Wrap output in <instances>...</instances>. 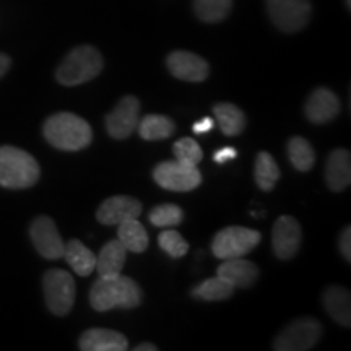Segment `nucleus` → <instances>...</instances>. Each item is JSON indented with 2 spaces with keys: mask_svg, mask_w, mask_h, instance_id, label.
Returning a JSON list of instances; mask_svg holds the SVG:
<instances>
[{
  "mask_svg": "<svg viewBox=\"0 0 351 351\" xmlns=\"http://www.w3.org/2000/svg\"><path fill=\"white\" fill-rule=\"evenodd\" d=\"M142 302V289L129 276H99L90 289V304L98 313L111 309H134Z\"/></svg>",
  "mask_w": 351,
  "mask_h": 351,
  "instance_id": "1",
  "label": "nucleus"
},
{
  "mask_svg": "<svg viewBox=\"0 0 351 351\" xmlns=\"http://www.w3.org/2000/svg\"><path fill=\"white\" fill-rule=\"evenodd\" d=\"M43 134L52 147L64 152H78L93 140V130L80 116L72 112H57L44 122Z\"/></svg>",
  "mask_w": 351,
  "mask_h": 351,
  "instance_id": "2",
  "label": "nucleus"
},
{
  "mask_svg": "<svg viewBox=\"0 0 351 351\" xmlns=\"http://www.w3.org/2000/svg\"><path fill=\"white\" fill-rule=\"evenodd\" d=\"M38 161L21 148L0 147V186L7 189H28L39 181Z\"/></svg>",
  "mask_w": 351,
  "mask_h": 351,
  "instance_id": "3",
  "label": "nucleus"
},
{
  "mask_svg": "<svg viewBox=\"0 0 351 351\" xmlns=\"http://www.w3.org/2000/svg\"><path fill=\"white\" fill-rule=\"evenodd\" d=\"M103 56L93 46H78L65 56L56 70V78L64 86H78L91 82L103 70Z\"/></svg>",
  "mask_w": 351,
  "mask_h": 351,
  "instance_id": "4",
  "label": "nucleus"
},
{
  "mask_svg": "<svg viewBox=\"0 0 351 351\" xmlns=\"http://www.w3.org/2000/svg\"><path fill=\"white\" fill-rule=\"evenodd\" d=\"M262 241V234L256 230L245 226H228L219 230L212 241V251L215 257L226 258L244 257L252 252Z\"/></svg>",
  "mask_w": 351,
  "mask_h": 351,
  "instance_id": "5",
  "label": "nucleus"
},
{
  "mask_svg": "<svg viewBox=\"0 0 351 351\" xmlns=\"http://www.w3.org/2000/svg\"><path fill=\"white\" fill-rule=\"evenodd\" d=\"M44 300L56 315H67L75 302V280L69 271L60 269L47 270L43 278Z\"/></svg>",
  "mask_w": 351,
  "mask_h": 351,
  "instance_id": "6",
  "label": "nucleus"
},
{
  "mask_svg": "<svg viewBox=\"0 0 351 351\" xmlns=\"http://www.w3.org/2000/svg\"><path fill=\"white\" fill-rule=\"evenodd\" d=\"M322 337V326L314 317H300L288 324L274 340L276 351H306L314 348Z\"/></svg>",
  "mask_w": 351,
  "mask_h": 351,
  "instance_id": "7",
  "label": "nucleus"
},
{
  "mask_svg": "<svg viewBox=\"0 0 351 351\" xmlns=\"http://www.w3.org/2000/svg\"><path fill=\"white\" fill-rule=\"evenodd\" d=\"M309 0H267V13L271 23L283 33H298L309 23Z\"/></svg>",
  "mask_w": 351,
  "mask_h": 351,
  "instance_id": "8",
  "label": "nucleus"
},
{
  "mask_svg": "<svg viewBox=\"0 0 351 351\" xmlns=\"http://www.w3.org/2000/svg\"><path fill=\"white\" fill-rule=\"evenodd\" d=\"M153 179L160 187L173 192H191L202 184V173L197 166L176 161H163L153 169Z\"/></svg>",
  "mask_w": 351,
  "mask_h": 351,
  "instance_id": "9",
  "label": "nucleus"
},
{
  "mask_svg": "<svg viewBox=\"0 0 351 351\" xmlns=\"http://www.w3.org/2000/svg\"><path fill=\"white\" fill-rule=\"evenodd\" d=\"M140 121V103L135 96H124L106 116V130L112 138L125 140L137 130Z\"/></svg>",
  "mask_w": 351,
  "mask_h": 351,
  "instance_id": "10",
  "label": "nucleus"
},
{
  "mask_svg": "<svg viewBox=\"0 0 351 351\" xmlns=\"http://www.w3.org/2000/svg\"><path fill=\"white\" fill-rule=\"evenodd\" d=\"M301 239L302 230L296 218L282 215L276 219L271 230V245L280 261H289L295 257L301 247Z\"/></svg>",
  "mask_w": 351,
  "mask_h": 351,
  "instance_id": "11",
  "label": "nucleus"
},
{
  "mask_svg": "<svg viewBox=\"0 0 351 351\" xmlns=\"http://www.w3.org/2000/svg\"><path fill=\"white\" fill-rule=\"evenodd\" d=\"M29 236H32L36 251L44 258H47V261H57V258L64 257L65 243L60 238L56 223L49 217L41 215V217L34 219L32 223V228H29Z\"/></svg>",
  "mask_w": 351,
  "mask_h": 351,
  "instance_id": "12",
  "label": "nucleus"
},
{
  "mask_svg": "<svg viewBox=\"0 0 351 351\" xmlns=\"http://www.w3.org/2000/svg\"><path fill=\"white\" fill-rule=\"evenodd\" d=\"M171 75L179 80L200 83L210 75V65L200 56L189 51H174L166 59Z\"/></svg>",
  "mask_w": 351,
  "mask_h": 351,
  "instance_id": "13",
  "label": "nucleus"
},
{
  "mask_svg": "<svg viewBox=\"0 0 351 351\" xmlns=\"http://www.w3.org/2000/svg\"><path fill=\"white\" fill-rule=\"evenodd\" d=\"M142 215V202L129 195L109 197L99 205L96 218L101 225L116 226L127 219L138 218Z\"/></svg>",
  "mask_w": 351,
  "mask_h": 351,
  "instance_id": "14",
  "label": "nucleus"
},
{
  "mask_svg": "<svg viewBox=\"0 0 351 351\" xmlns=\"http://www.w3.org/2000/svg\"><path fill=\"white\" fill-rule=\"evenodd\" d=\"M340 111V99L337 98V95L332 90L324 86L314 90L304 104L306 117L313 124H327V122L335 119Z\"/></svg>",
  "mask_w": 351,
  "mask_h": 351,
  "instance_id": "15",
  "label": "nucleus"
},
{
  "mask_svg": "<svg viewBox=\"0 0 351 351\" xmlns=\"http://www.w3.org/2000/svg\"><path fill=\"white\" fill-rule=\"evenodd\" d=\"M217 275L234 288H251L258 280V267L243 257L226 258L218 267Z\"/></svg>",
  "mask_w": 351,
  "mask_h": 351,
  "instance_id": "16",
  "label": "nucleus"
},
{
  "mask_svg": "<svg viewBox=\"0 0 351 351\" xmlns=\"http://www.w3.org/2000/svg\"><path fill=\"white\" fill-rule=\"evenodd\" d=\"M326 182L330 191L341 192L351 182V156L345 148L332 150L326 163Z\"/></svg>",
  "mask_w": 351,
  "mask_h": 351,
  "instance_id": "17",
  "label": "nucleus"
},
{
  "mask_svg": "<svg viewBox=\"0 0 351 351\" xmlns=\"http://www.w3.org/2000/svg\"><path fill=\"white\" fill-rule=\"evenodd\" d=\"M80 350L83 351H125L129 341L121 332L109 328H90L80 337Z\"/></svg>",
  "mask_w": 351,
  "mask_h": 351,
  "instance_id": "18",
  "label": "nucleus"
},
{
  "mask_svg": "<svg viewBox=\"0 0 351 351\" xmlns=\"http://www.w3.org/2000/svg\"><path fill=\"white\" fill-rule=\"evenodd\" d=\"M322 301L327 314L335 322H339L343 327L351 326V300L348 289L333 285V287L326 289Z\"/></svg>",
  "mask_w": 351,
  "mask_h": 351,
  "instance_id": "19",
  "label": "nucleus"
},
{
  "mask_svg": "<svg viewBox=\"0 0 351 351\" xmlns=\"http://www.w3.org/2000/svg\"><path fill=\"white\" fill-rule=\"evenodd\" d=\"M125 258L127 249L122 245L121 241H109L108 244L103 245L98 257H96L95 270H98V275L103 276V278L121 275Z\"/></svg>",
  "mask_w": 351,
  "mask_h": 351,
  "instance_id": "20",
  "label": "nucleus"
},
{
  "mask_svg": "<svg viewBox=\"0 0 351 351\" xmlns=\"http://www.w3.org/2000/svg\"><path fill=\"white\" fill-rule=\"evenodd\" d=\"M64 257L77 275L88 276L95 271V267H96L95 252L90 251L82 241L70 239L69 243L65 244Z\"/></svg>",
  "mask_w": 351,
  "mask_h": 351,
  "instance_id": "21",
  "label": "nucleus"
},
{
  "mask_svg": "<svg viewBox=\"0 0 351 351\" xmlns=\"http://www.w3.org/2000/svg\"><path fill=\"white\" fill-rule=\"evenodd\" d=\"M117 226H119V230H117V238H119L122 245H124L127 251L135 254H142L147 251L148 232L137 218L127 219V221H122L121 225Z\"/></svg>",
  "mask_w": 351,
  "mask_h": 351,
  "instance_id": "22",
  "label": "nucleus"
},
{
  "mask_svg": "<svg viewBox=\"0 0 351 351\" xmlns=\"http://www.w3.org/2000/svg\"><path fill=\"white\" fill-rule=\"evenodd\" d=\"M215 117L226 137H236L245 129V116L236 104L218 103L213 108Z\"/></svg>",
  "mask_w": 351,
  "mask_h": 351,
  "instance_id": "23",
  "label": "nucleus"
},
{
  "mask_svg": "<svg viewBox=\"0 0 351 351\" xmlns=\"http://www.w3.org/2000/svg\"><path fill=\"white\" fill-rule=\"evenodd\" d=\"M138 134L143 140L153 142V140L169 138L174 134L176 124L173 119L160 114H148L142 121H138Z\"/></svg>",
  "mask_w": 351,
  "mask_h": 351,
  "instance_id": "24",
  "label": "nucleus"
},
{
  "mask_svg": "<svg viewBox=\"0 0 351 351\" xmlns=\"http://www.w3.org/2000/svg\"><path fill=\"white\" fill-rule=\"evenodd\" d=\"M254 178H256L258 189H262L263 192L274 191L275 184L280 179V168L270 153H258L256 165H254Z\"/></svg>",
  "mask_w": 351,
  "mask_h": 351,
  "instance_id": "25",
  "label": "nucleus"
},
{
  "mask_svg": "<svg viewBox=\"0 0 351 351\" xmlns=\"http://www.w3.org/2000/svg\"><path fill=\"white\" fill-rule=\"evenodd\" d=\"M288 158L291 161L293 166L301 173L313 169L315 165V152L313 145L304 137H291L288 140Z\"/></svg>",
  "mask_w": 351,
  "mask_h": 351,
  "instance_id": "26",
  "label": "nucleus"
},
{
  "mask_svg": "<svg viewBox=\"0 0 351 351\" xmlns=\"http://www.w3.org/2000/svg\"><path fill=\"white\" fill-rule=\"evenodd\" d=\"M234 287L223 280L221 276L208 278L192 289V296L202 301H225L232 296Z\"/></svg>",
  "mask_w": 351,
  "mask_h": 351,
  "instance_id": "27",
  "label": "nucleus"
},
{
  "mask_svg": "<svg viewBox=\"0 0 351 351\" xmlns=\"http://www.w3.org/2000/svg\"><path fill=\"white\" fill-rule=\"evenodd\" d=\"M232 0H194L195 15L205 23H219L230 15Z\"/></svg>",
  "mask_w": 351,
  "mask_h": 351,
  "instance_id": "28",
  "label": "nucleus"
},
{
  "mask_svg": "<svg viewBox=\"0 0 351 351\" xmlns=\"http://www.w3.org/2000/svg\"><path fill=\"white\" fill-rule=\"evenodd\" d=\"M148 219L156 228H174L181 225L184 219V212L178 205L163 204L152 210L150 215H148Z\"/></svg>",
  "mask_w": 351,
  "mask_h": 351,
  "instance_id": "29",
  "label": "nucleus"
},
{
  "mask_svg": "<svg viewBox=\"0 0 351 351\" xmlns=\"http://www.w3.org/2000/svg\"><path fill=\"white\" fill-rule=\"evenodd\" d=\"M174 156L179 163L187 165V166H197L204 158L200 145L195 142L194 138L184 137L174 143L173 147Z\"/></svg>",
  "mask_w": 351,
  "mask_h": 351,
  "instance_id": "30",
  "label": "nucleus"
},
{
  "mask_svg": "<svg viewBox=\"0 0 351 351\" xmlns=\"http://www.w3.org/2000/svg\"><path fill=\"white\" fill-rule=\"evenodd\" d=\"M158 244L163 251L173 258H181L189 252L187 241L174 230H165L158 236Z\"/></svg>",
  "mask_w": 351,
  "mask_h": 351,
  "instance_id": "31",
  "label": "nucleus"
},
{
  "mask_svg": "<svg viewBox=\"0 0 351 351\" xmlns=\"http://www.w3.org/2000/svg\"><path fill=\"white\" fill-rule=\"evenodd\" d=\"M339 247L341 256H343L346 261L351 262V228L346 226L343 231H341L340 239H339Z\"/></svg>",
  "mask_w": 351,
  "mask_h": 351,
  "instance_id": "32",
  "label": "nucleus"
},
{
  "mask_svg": "<svg viewBox=\"0 0 351 351\" xmlns=\"http://www.w3.org/2000/svg\"><path fill=\"white\" fill-rule=\"evenodd\" d=\"M236 158H238V152H236L232 147L219 148V150L213 155L215 163H218V165H225V163H228V161L236 160Z\"/></svg>",
  "mask_w": 351,
  "mask_h": 351,
  "instance_id": "33",
  "label": "nucleus"
},
{
  "mask_svg": "<svg viewBox=\"0 0 351 351\" xmlns=\"http://www.w3.org/2000/svg\"><path fill=\"white\" fill-rule=\"evenodd\" d=\"M215 127V121L212 117H204L202 121H197L194 127H192V130H194V134H199V135H204V134H208V132H212Z\"/></svg>",
  "mask_w": 351,
  "mask_h": 351,
  "instance_id": "34",
  "label": "nucleus"
},
{
  "mask_svg": "<svg viewBox=\"0 0 351 351\" xmlns=\"http://www.w3.org/2000/svg\"><path fill=\"white\" fill-rule=\"evenodd\" d=\"M10 57L5 56V54H0V78H2L5 73L8 72V69H10Z\"/></svg>",
  "mask_w": 351,
  "mask_h": 351,
  "instance_id": "35",
  "label": "nucleus"
},
{
  "mask_svg": "<svg viewBox=\"0 0 351 351\" xmlns=\"http://www.w3.org/2000/svg\"><path fill=\"white\" fill-rule=\"evenodd\" d=\"M158 346H155L153 343H142L138 346H135V351H156Z\"/></svg>",
  "mask_w": 351,
  "mask_h": 351,
  "instance_id": "36",
  "label": "nucleus"
},
{
  "mask_svg": "<svg viewBox=\"0 0 351 351\" xmlns=\"http://www.w3.org/2000/svg\"><path fill=\"white\" fill-rule=\"evenodd\" d=\"M346 5H348V8L351 7V0H346Z\"/></svg>",
  "mask_w": 351,
  "mask_h": 351,
  "instance_id": "37",
  "label": "nucleus"
}]
</instances>
